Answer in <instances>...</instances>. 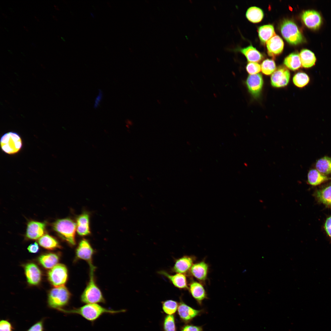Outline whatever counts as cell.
<instances>
[{"instance_id": "cell-28", "label": "cell", "mask_w": 331, "mask_h": 331, "mask_svg": "<svg viewBox=\"0 0 331 331\" xmlns=\"http://www.w3.org/2000/svg\"><path fill=\"white\" fill-rule=\"evenodd\" d=\"M264 13L260 8L256 6L249 7L246 13V17L250 21L258 23L261 21L264 17Z\"/></svg>"}, {"instance_id": "cell-27", "label": "cell", "mask_w": 331, "mask_h": 331, "mask_svg": "<svg viewBox=\"0 0 331 331\" xmlns=\"http://www.w3.org/2000/svg\"><path fill=\"white\" fill-rule=\"evenodd\" d=\"M284 64L288 68L295 70L301 66V62L299 55L296 52L291 53L284 59Z\"/></svg>"}, {"instance_id": "cell-16", "label": "cell", "mask_w": 331, "mask_h": 331, "mask_svg": "<svg viewBox=\"0 0 331 331\" xmlns=\"http://www.w3.org/2000/svg\"><path fill=\"white\" fill-rule=\"evenodd\" d=\"M189 292L193 298L198 304L201 305L203 301L207 298L206 291L203 285L200 283L193 281L190 284Z\"/></svg>"}, {"instance_id": "cell-43", "label": "cell", "mask_w": 331, "mask_h": 331, "mask_svg": "<svg viewBox=\"0 0 331 331\" xmlns=\"http://www.w3.org/2000/svg\"><path fill=\"white\" fill-rule=\"evenodd\" d=\"M54 7H55V9H56V10H59V9L58 8V7L57 6L54 5Z\"/></svg>"}, {"instance_id": "cell-35", "label": "cell", "mask_w": 331, "mask_h": 331, "mask_svg": "<svg viewBox=\"0 0 331 331\" xmlns=\"http://www.w3.org/2000/svg\"><path fill=\"white\" fill-rule=\"evenodd\" d=\"M246 70L250 74H257L261 70V66L257 62H249L246 67Z\"/></svg>"}, {"instance_id": "cell-30", "label": "cell", "mask_w": 331, "mask_h": 331, "mask_svg": "<svg viewBox=\"0 0 331 331\" xmlns=\"http://www.w3.org/2000/svg\"><path fill=\"white\" fill-rule=\"evenodd\" d=\"M316 195L321 203L327 206H331V184L317 191Z\"/></svg>"}, {"instance_id": "cell-2", "label": "cell", "mask_w": 331, "mask_h": 331, "mask_svg": "<svg viewBox=\"0 0 331 331\" xmlns=\"http://www.w3.org/2000/svg\"><path fill=\"white\" fill-rule=\"evenodd\" d=\"M52 226L62 239L70 245H75L76 224L72 219L69 218L58 219L52 223Z\"/></svg>"}, {"instance_id": "cell-6", "label": "cell", "mask_w": 331, "mask_h": 331, "mask_svg": "<svg viewBox=\"0 0 331 331\" xmlns=\"http://www.w3.org/2000/svg\"><path fill=\"white\" fill-rule=\"evenodd\" d=\"M0 145L2 151L9 154L17 153L22 147V141L17 133L13 132L4 134L0 140Z\"/></svg>"}, {"instance_id": "cell-31", "label": "cell", "mask_w": 331, "mask_h": 331, "mask_svg": "<svg viewBox=\"0 0 331 331\" xmlns=\"http://www.w3.org/2000/svg\"><path fill=\"white\" fill-rule=\"evenodd\" d=\"M163 331H177L175 316L167 315L164 316L162 322Z\"/></svg>"}, {"instance_id": "cell-7", "label": "cell", "mask_w": 331, "mask_h": 331, "mask_svg": "<svg viewBox=\"0 0 331 331\" xmlns=\"http://www.w3.org/2000/svg\"><path fill=\"white\" fill-rule=\"evenodd\" d=\"M48 278L50 283L55 287L63 286L68 278V271L64 264H57L49 271Z\"/></svg>"}, {"instance_id": "cell-23", "label": "cell", "mask_w": 331, "mask_h": 331, "mask_svg": "<svg viewBox=\"0 0 331 331\" xmlns=\"http://www.w3.org/2000/svg\"><path fill=\"white\" fill-rule=\"evenodd\" d=\"M38 242L41 246L47 249L53 250L61 248L56 239L48 234H45L42 236L39 239Z\"/></svg>"}, {"instance_id": "cell-24", "label": "cell", "mask_w": 331, "mask_h": 331, "mask_svg": "<svg viewBox=\"0 0 331 331\" xmlns=\"http://www.w3.org/2000/svg\"><path fill=\"white\" fill-rule=\"evenodd\" d=\"M299 56L302 66L304 68H309L314 66L316 58L314 54L307 49H303L299 53Z\"/></svg>"}, {"instance_id": "cell-5", "label": "cell", "mask_w": 331, "mask_h": 331, "mask_svg": "<svg viewBox=\"0 0 331 331\" xmlns=\"http://www.w3.org/2000/svg\"><path fill=\"white\" fill-rule=\"evenodd\" d=\"M283 36L290 44L297 45L303 41V36L296 24L291 20L284 19L280 25Z\"/></svg>"}, {"instance_id": "cell-46", "label": "cell", "mask_w": 331, "mask_h": 331, "mask_svg": "<svg viewBox=\"0 0 331 331\" xmlns=\"http://www.w3.org/2000/svg\"><path fill=\"white\" fill-rule=\"evenodd\" d=\"M34 17L36 19V20L37 21H39V20L38 19V18L37 17H36V16H34Z\"/></svg>"}, {"instance_id": "cell-45", "label": "cell", "mask_w": 331, "mask_h": 331, "mask_svg": "<svg viewBox=\"0 0 331 331\" xmlns=\"http://www.w3.org/2000/svg\"><path fill=\"white\" fill-rule=\"evenodd\" d=\"M2 14L5 18H7V16L5 14L2 13Z\"/></svg>"}, {"instance_id": "cell-14", "label": "cell", "mask_w": 331, "mask_h": 331, "mask_svg": "<svg viewBox=\"0 0 331 331\" xmlns=\"http://www.w3.org/2000/svg\"><path fill=\"white\" fill-rule=\"evenodd\" d=\"M93 253V250L88 241L85 239L82 240L76 249V257L85 260L89 264L92 263Z\"/></svg>"}, {"instance_id": "cell-34", "label": "cell", "mask_w": 331, "mask_h": 331, "mask_svg": "<svg viewBox=\"0 0 331 331\" xmlns=\"http://www.w3.org/2000/svg\"><path fill=\"white\" fill-rule=\"evenodd\" d=\"M262 72L266 75L273 73L276 69V65L274 61L272 59H267L262 63L261 66Z\"/></svg>"}, {"instance_id": "cell-9", "label": "cell", "mask_w": 331, "mask_h": 331, "mask_svg": "<svg viewBox=\"0 0 331 331\" xmlns=\"http://www.w3.org/2000/svg\"><path fill=\"white\" fill-rule=\"evenodd\" d=\"M290 78L289 70L286 68L280 67L276 70L271 77L272 86L275 87H284L288 84Z\"/></svg>"}, {"instance_id": "cell-18", "label": "cell", "mask_w": 331, "mask_h": 331, "mask_svg": "<svg viewBox=\"0 0 331 331\" xmlns=\"http://www.w3.org/2000/svg\"><path fill=\"white\" fill-rule=\"evenodd\" d=\"M159 274L167 278L175 287L180 289L188 288L187 278L185 274L176 273L171 275L164 271H161Z\"/></svg>"}, {"instance_id": "cell-33", "label": "cell", "mask_w": 331, "mask_h": 331, "mask_svg": "<svg viewBox=\"0 0 331 331\" xmlns=\"http://www.w3.org/2000/svg\"><path fill=\"white\" fill-rule=\"evenodd\" d=\"M293 81L296 86L302 88L308 84L310 78L305 73L299 72L294 76Z\"/></svg>"}, {"instance_id": "cell-4", "label": "cell", "mask_w": 331, "mask_h": 331, "mask_svg": "<svg viewBox=\"0 0 331 331\" xmlns=\"http://www.w3.org/2000/svg\"><path fill=\"white\" fill-rule=\"evenodd\" d=\"M70 296V292L64 285L55 287L48 294V305L51 308L59 310L68 304Z\"/></svg>"}, {"instance_id": "cell-21", "label": "cell", "mask_w": 331, "mask_h": 331, "mask_svg": "<svg viewBox=\"0 0 331 331\" xmlns=\"http://www.w3.org/2000/svg\"><path fill=\"white\" fill-rule=\"evenodd\" d=\"M232 51H240L246 57L248 61L250 62H259L263 57L261 54L252 45L245 48H237L232 49Z\"/></svg>"}, {"instance_id": "cell-25", "label": "cell", "mask_w": 331, "mask_h": 331, "mask_svg": "<svg viewBox=\"0 0 331 331\" xmlns=\"http://www.w3.org/2000/svg\"><path fill=\"white\" fill-rule=\"evenodd\" d=\"M308 181L311 185H317L323 182L331 179L315 169H312L309 172L308 176Z\"/></svg>"}, {"instance_id": "cell-19", "label": "cell", "mask_w": 331, "mask_h": 331, "mask_svg": "<svg viewBox=\"0 0 331 331\" xmlns=\"http://www.w3.org/2000/svg\"><path fill=\"white\" fill-rule=\"evenodd\" d=\"M208 271V266L204 261L193 264L190 272L195 278L201 281H204L207 279Z\"/></svg>"}, {"instance_id": "cell-32", "label": "cell", "mask_w": 331, "mask_h": 331, "mask_svg": "<svg viewBox=\"0 0 331 331\" xmlns=\"http://www.w3.org/2000/svg\"><path fill=\"white\" fill-rule=\"evenodd\" d=\"M179 304L177 301L171 299L167 300L162 302L163 312L168 315H173L177 310Z\"/></svg>"}, {"instance_id": "cell-3", "label": "cell", "mask_w": 331, "mask_h": 331, "mask_svg": "<svg viewBox=\"0 0 331 331\" xmlns=\"http://www.w3.org/2000/svg\"><path fill=\"white\" fill-rule=\"evenodd\" d=\"M89 264L90 267L89 280L81 295V301L83 303L86 304L104 303L105 299L94 280V273L95 267L92 263Z\"/></svg>"}, {"instance_id": "cell-37", "label": "cell", "mask_w": 331, "mask_h": 331, "mask_svg": "<svg viewBox=\"0 0 331 331\" xmlns=\"http://www.w3.org/2000/svg\"><path fill=\"white\" fill-rule=\"evenodd\" d=\"M12 328L8 321L2 320L0 322V331H12Z\"/></svg>"}, {"instance_id": "cell-49", "label": "cell", "mask_w": 331, "mask_h": 331, "mask_svg": "<svg viewBox=\"0 0 331 331\" xmlns=\"http://www.w3.org/2000/svg\"><path fill=\"white\" fill-rule=\"evenodd\" d=\"M21 54H22V55H23L24 56H25V55H24V54H23V53L22 52H21Z\"/></svg>"}, {"instance_id": "cell-50", "label": "cell", "mask_w": 331, "mask_h": 331, "mask_svg": "<svg viewBox=\"0 0 331 331\" xmlns=\"http://www.w3.org/2000/svg\"><path fill=\"white\" fill-rule=\"evenodd\" d=\"M5 29H6V31H7L8 32V30L7 29H6V28L5 27Z\"/></svg>"}, {"instance_id": "cell-44", "label": "cell", "mask_w": 331, "mask_h": 331, "mask_svg": "<svg viewBox=\"0 0 331 331\" xmlns=\"http://www.w3.org/2000/svg\"><path fill=\"white\" fill-rule=\"evenodd\" d=\"M23 27L24 28V29H25V30H26V31H28V29L27 28V27H25V26H23Z\"/></svg>"}, {"instance_id": "cell-48", "label": "cell", "mask_w": 331, "mask_h": 331, "mask_svg": "<svg viewBox=\"0 0 331 331\" xmlns=\"http://www.w3.org/2000/svg\"><path fill=\"white\" fill-rule=\"evenodd\" d=\"M61 38H62V40H64V41H65V40H64V38H63V37H61Z\"/></svg>"}, {"instance_id": "cell-11", "label": "cell", "mask_w": 331, "mask_h": 331, "mask_svg": "<svg viewBox=\"0 0 331 331\" xmlns=\"http://www.w3.org/2000/svg\"><path fill=\"white\" fill-rule=\"evenodd\" d=\"M302 20L308 28L314 29H318L322 23V19L320 13L317 11L308 10L303 12L301 15Z\"/></svg>"}, {"instance_id": "cell-22", "label": "cell", "mask_w": 331, "mask_h": 331, "mask_svg": "<svg viewBox=\"0 0 331 331\" xmlns=\"http://www.w3.org/2000/svg\"><path fill=\"white\" fill-rule=\"evenodd\" d=\"M59 255L56 253H49L40 255L38 258L39 263L46 269H51L57 264Z\"/></svg>"}, {"instance_id": "cell-17", "label": "cell", "mask_w": 331, "mask_h": 331, "mask_svg": "<svg viewBox=\"0 0 331 331\" xmlns=\"http://www.w3.org/2000/svg\"><path fill=\"white\" fill-rule=\"evenodd\" d=\"M193 263V259L191 257L184 256L176 260L172 270L176 273L185 274L190 271Z\"/></svg>"}, {"instance_id": "cell-13", "label": "cell", "mask_w": 331, "mask_h": 331, "mask_svg": "<svg viewBox=\"0 0 331 331\" xmlns=\"http://www.w3.org/2000/svg\"><path fill=\"white\" fill-rule=\"evenodd\" d=\"M25 274L28 283L31 285L38 284L41 281L42 277L41 271L35 264L30 263L25 267Z\"/></svg>"}, {"instance_id": "cell-42", "label": "cell", "mask_w": 331, "mask_h": 331, "mask_svg": "<svg viewBox=\"0 0 331 331\" xmlns=\"http://www.w3.org/2000/svg\"><path fill=\"white\" fill-rule=\"evenodd\" d=\"M51 16H52V17L53 18H54V19H55V20H56V21H57V20H58V19H57V17H55V16L54 15H52V14H51Z\"/></svg>"}, {"instance_id": "cell-10", "label": "cell", "mask_w": 331, "mask_h": 331, "mask_svg": "<svg viewBox=\"0 0 331 331\" xmlns=\"http://www.w3.org/2000/svg\"><path fill=\"white\" fill-rule=\"evenodd\" d=\"M46 225L44 222L31 221L27 223L25 236L31 240L39 239L45 234Z\"/></svg>"}, {"instance_id": "cell-41", "label": "cell", "mask_w": 331, "mask_h": 331, "mask_svg": "<svg viewBox=\"0 0 331 331\" xmlns=\"http://www.w3.org/2000/svg\"><path fill=\"white\" fill-rule=\"evenodd\" d=\"M103 95L102 91L101 89H99L98 95L96 98L94 105V108H97L99 106L100 103L102 100Z\"/></svg>"}, {"instance_id": "cell-47", "label": "cell", "mask_w": 331, "mask_h": 331, "mask_svg": "<svg viewBox=\"0 0 331 331\" xmlns=\"http://www.w3.org/2000/svg\"><path fill=\"white\" fill-rule=\"evenodd\" d=\"M8 51L11 54H12L13 52L10 50H8Z\"/></svg>"}, {"instance_id": "cell-12", "label": "cell", "mask_w": 331, "mask_h": 331, "mask_svg": "<svg viewBox=\"0 0 331 331\" xmlns=\"http://www.w3.org/2000/svg\"><path fill=\"white\" fill-rule=\"evenodd\" d=\"M245 84L249 92L253 96L257 97L260 95L263 84L261 75L260 74L249 75Z\"/></svg>"}, {"instance_id": "cell-36", "label": "cell", "mask_w": 331, "mask_h": 331, "mask_svg": "<svg viewBox=\"0 0 331 331\" xmlns=\"http://www.w3.org/2000/svg\"><path fill=\"white\" fill-rule=\"evenodd\" d=\"M180 331H203V326L187 323L181 326Z\"/></svg>"}, {"instance_id": "cell-39", "label": "cell", "mask_w": 331, "mask_h": 331, "mask_svg": "<svg viewBox=\"0 0 331 331\" xmlns=\"http://www.w3.org/2000/svg\"><path fill=\"white\" fill-rule=\"evenodd\" d=\"M324 227L327 233L331 238V216L326 220Z\"/></svg>"}, {"instance_id": "cell-20", "label": "cell", "mask_w": 331, "mask_h": 331, "mask_svg": "<svg viewBox=\"0 0 331 331\" xmlns=\"http://www.w3.org/2000/svg\"><path fill=\"white\" fill-rule=\"evenodd\" d=\"M89 215L84 212L79 215L76 219V230L80 236L89 234L90 233L89 225Z\"/></svg>"}, {"instance_id": "cell-29", "label": "cell", "mask_w": 331, "mask_h": 331, "mask_svg": "<svg viewBox=\"0 0 331 331\" xmlns=\"http://www.w3.org/2000/svg\"><path fill=\"white\" fill-rule=\"evenodd\" d=\"M318 171L326 175L331 173V158L325 156L318 160L316 164Z\"/></svg>"}, {"instance_id": "cell-40", "label": "cell", "mask_w": 331, "mask_h": 331, "mask_svg": "<svg viewBox=\"0 0 331 331\" xmlns=\"http://www.w3.org/2000/svg\"><path fill=\"white\" fill-rule=\"evenodd\" d=\"M27 249L31 253H37L39 250V247L36 242L30 244L28 247Z\"/></svg>"}, {"instance_id": "cell-26", "label": "cell", "mask_w": 331, "mask_h": 331, "mask_svg": "<svg viewBox=\"0 0 331 331\" xmlns=\"http://www.w3.org/2000/svg\"><path fill=\"white\" fill-rule=\"evenodd\" d=\"M258 36L260 40L265 43L274 36L276 35L274 27L271 25H264L258 29Z\"/></svg>"}, {"instance_id": "cell-38", "label": "cell", "mask_w": 331, "mask_h": 331, "mask_svg": "<svg viewBox=\"0 0 331 331\" xmlns=\"http://www.w3.org/2000/svg\"><path fill=\"white\" fill-rule=\"evenodd\" d=\"M27 331H43V321H39L32 325Z\"/></svg>"}, {"instance_id": "cell-1", "label": "cell", "mask_w": 331, "mask_h": 331, "mask_svg": "<svg viewBox=\"0 0 331 331\" xmlns=\"http://www.w3.org/2000/svg\"><path fill=\"white\" fill-rule=\"evenodd\" d=\"M64 313L78 314L92 323L105 314H116L124 312L125 310H110L96 303L88 304L78 308H73L69 310L63 309L59 310Z\"/></svg>"}, {"instance_id": "cell-15", "label": "cell", "mask_w": 331, "mask_h": 331, "mask_svg": "<svg viewBox=\"0 0 331 331\" xmlns=\"http://www.w3.org/2000/svg\"><path fill=\"white\" fill-rule=\"evenodd\" d=\"M268 53L269 56L275 57L283 51L284 43L282 39L279 36L275 35L266 43Z\"/></svg>"}, {"instance_id": "cell-8", "label": "cell", "mask_w": 331, "mask_h": 331, "mask_svg": "<svg viewBox=\"0 0 331 331\" xmlns=\"http://www.w3.org/2000/svg\"><path fill=\"white\" fill-rule=\"evenodd\" d=\"M205 312L204 309L196 310L189 306L181 299L179 304L177 314L180 320L185 323H189L196 317Z\"/></svg>"}]
</instances>
